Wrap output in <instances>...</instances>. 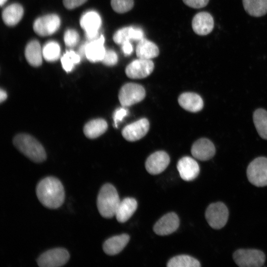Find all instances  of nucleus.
<instances>
[{
	"instance_id": "39",
	"label": "nucleus",
	"mask_w": 267,
	"mask_h": 267,
	"mask_svg": "<svg viewBox=\"0 0 267 267\" xmlns=\"http://www.w3.org/2000/svg\"><path fill=\"white\" fill-rule=\"evenodd\" d=\"M7 93L5 90L0 89V102L4 101L7 98Z\"/></svg>"
},
{
	"instance_id": "16",
	"label": "nucleus",
	"mask_w": 267,
	"mask_h": 267,
	"mask_svg": "<svg viewBox=\"0 0 267 267\" xmlns=\"http://www.w3.org/2000/svg\"><path fill=\"white\" fill-rule=\"evenodd\" d=\"M216 149L214 144L208 139L202 138L192 145L191 152L192 156L200 161H207L215 155Z\"/></svg>"
},
{
	"instance_id": "30",
	"label": "nucleus",
	"mask_w": 267,
	"mask_h": 267,
	"mask_svg": "<svg viewBox=\"0 0 267 267\" xmlns=\"http://www.w3.org/2000/svg\"><path fill=\"white\" fill-rule=\"evenodd\" d=\"M44 59L48 62L57 60L60 54V47L59 44L54 41L47 43L42 49Z\"/></svg>"
},
{
	"instance_id": "18",
	"label": "nucleus",
	"mask_w": 267,
	"mask_h": 267,
	"mask_svg": "<svg viewBox=\"0 0 267 267\" xmlns=\"http://www.w3.org/2000/svg\"><path fill=\"white\" fill-rule=\"evenodd\" d=\"M104 37L101 35L97 39L87 43L85 56L91 62L102 61L106 50L104 46Z\"/></svg>"
},
{
	"instance_id": "20",
	"label": "nucleus",
	"mask_w": 267,
	"mask_h": 267,
	"mask_svg": "<svg viewBox=\"0 0 267 267\" xmlns=\"http://www.w3.org/2000/svg\"><path fill=\"white\" fill-rule=\"evenodd\" d=\"M178 102L184 109L191 112H197L203 107V101L198 94L193 92H184L181 94Z\"/></svg>"
},
{
	"instance_id": "11",
	"label": "nucleus",
	"mask_w": 267,
	"mask_h": 267,
	"mask_svg": "<svg viewBox=\"0 0 267 267\" xmlns=\"http://www.w3.org/2000/svg\"><path fill=\"white\" fill-rule=\"evenodd\" d=\"M154 68V63L151 59L138 58L133 60L127 65L125 73L131 79H142L150 75Z\"/></svg>"
},
{
	"instance_id": "32",
	"label": "nucleus",
	"mask_w": 267,
	"mask_h": 267,
	"mask_svg": "<svg viewBox=\"0 0 267 267\" xmlns=\"http://www.w3.org/2000/svg\"><path fill=\"white\" fill-rule=\"evenodd\" d=\"M111 5L117 13H126L132 9L134 5V0H111Z\"/></svg>"
},
{
	"instance_id": "25",
	"label": "nucleus",
	"mask_w": 267,
	"mask_h": 267,
	"mask_svg": "<svg viewBox=\"0 0 267 267\" xmlns=\"http://www.w3.org/2000/svg\"><path fill=\"white\" fill-rule=\"evenodd\" d=\"M23 8L18 3L11 4L2 11V18L7 26H12L17 24L23 15Z\"/></svg>"
},
{
	"instance_id": "27",
	"label": "nucleus",
	"mask_w": 267,
	"mask_h": 267,
	"mask_svg": "<svg viewBox=\"0 0 267 267\" xmlns=\"http://www.w3.org/2000/svg\"><path fill=\"white\" fill-rule=\"evenodd\" d=\"M245 11L250 15L260 17L267 13V0H242Z\"/></svg>"
},
{
	"instance_id": "19",
	"label": "nucleus",
	"mask_w": 267,
	"mask_h": 267,
	"mask_svg": "<svg viewBox=\"0 0 267 267\" xmlns=\"http://www.w3.org/2000/svg\"><path fill=\"white\" fill-rule=\"evenodd\" d=\"M143 32L139 28L126 27L118 30L114 34L113 39L117 44L131 40L139 41L143 38Z\"/></svg>"
},
{
	"instance_id": "21",
	"label": "nucleus",
	"mask_w": 267,
	"mask_h": 267,
	"mask_svg": "<svg viewBox=\"0 0 267 267\" xmlns=\"http://www.w3.org/2000/svg\"><path fill=\"white\" fill-rule=\"evenodd\" d=\"M130 236L127 234L114 236L107 239L103 245L104 252L109 255H115L120 253L127 245Z\"/></svg>"
},
{
	"instance_id": "14",
	"label": "nucleus",
	"mask_w": 267,
	"mask_h": 267,
	"mask_svg": "<svg viewBox=\"0 0 267 267\" xmlns=\"http://www.w3.org/2000/svg\"><path fill=\"white\" fill-rule=\"evenodd\" d=\"M179 220L178 215L169 213L161 217L155 224L153 230L159 235H167L175 232L178 227Z\"/></svg>"
},
{
	"instance_id": "38",
	"label": "nucleus",
	"mask_w": 267,
	"mask_h": 267,
	"mask_svg": "<svg viewBox=\"0 0 267 267\" xmlns=\"http://www.w3.org/2000/svg\"><path fill=\"white\" fill-rule=\"evenodd\" d=\"M122 49L124 54L126 56L131 54L133 52V48L130 41H126L121 44Z\"/></svg>"
},
{
	"instance_id": "6",
	"label": "nucleus",
	"mask_w": 267,
	"mask_h": 267,
	"mask_svg": "<svg viewBox=\"0 0 267 267\" xmlns=\"http://www.w3.org/2000/svg\"><path fill=\"white\" fill-rule=\"evenodd\" d=\"M228 215V210L225 205L222 202H218L208 206L205 212V218L212 228L219 229L226 224Z\"/></svg>"
},
{
	"instance_id": "22",
	"label": "nucleus",
	"mask_w": 267,
	"mask_h": 267,
	"mask_svg": "<svg viewBox=\"0 0 267 267\" xmlns=\"http://www.w3.org/2000/svg\"><path fill=\"white\" fill-rule=\"evenodd\" d=\"M137 203L133 198L127 197L121 201L115 214L117 220L120 222L127 221L137 209Z\"/></svg>"
},
{
	"instance_id": "13",
	"label": "nucleus",
	"mask_w": 267,
	"mask_h": 267,
	"mask_svg": "<svg viewBox=\"0 0 267 267\" xmlns=\"http://www.w3.org/2000/svg\"><path fill=\"white\" fill-rule=\"evenodd\" d=\"M170 159L165 151H159L151 154L146 159L145 166L147 171L151 175L163 172L168 167Z\"/></svg>"
},
{
	"instance_id": "4",
	"label": "nucleus",
	"mask_w": 267,
	"mask_h": 267,
	"mask_svg": "<svg viewBox=\"0 0 267 267\" xmlns=\"http://www.w3.org/2000/svg\"><path fill=\"white\" fill-rule=\"evenodd\" d=\"M236 264L240 267H261L265 262V254L257 249H240L233 254Z\"/></svg>"
},
{
	"instance_id": "2",
	"label": "nucleus",
	"mask_w": 267,
	"mask_h": 267,
	"mask_svg": "<svg viewBox=\"0 0 267 267\" xmlns=\"http://www.w3.org/2000/svg\"><path fill=\"white\" fill-rule=\"evenodd\" d=\"M15 147L31 161L41 163L46 158L45 151L41 144L33 136L26 134H20L13 138Z\"/></svg>"
},
{
	"instance_id": "34",
	"label": "nucleus",
	"mask_w": 267,
	"mask_h": 267,
	"mask_svg": "<svg viewBox=\"0 0 267 267\" xmlns=\"http://www.w3.org/2000/svg\"><path fill=\"white\" fill-rule=\"evenodd\" d=\"M118 58L117 53L112 50H106L102 63L107 66H113L118 62Z\"/></svg>"
},
{
	"instance_id": "17",
	"label": "nucleus",
	"mask_w": 267,
	"mask_h": 267,
	"mask_svg": "<svg viewBox=\"0 0 267 267\" xmlns=\"http://www.w3.org/2000/svg\"><path fill=\"white\" fill-rule=\"evenodd\" d=\"M214 19L212 15L207 12H200L193 18L192 27L197 35L205 36L210 33L214 28Z\"/></svg>"
},
{
	"instance_id": "23",
	"label": "nucleus",
	"mask_w": 267,
	"mask_h": 267,
	"mask_svg": "<svg viewBox=\"0 0 267 267\" xmlns=\"http://www.w3.org/2000/svg\"><path fill=\"white\" fill-rule=\"evenodd\" d=\"M135 51L138 58L144 59H151L157 57L159 54L157 45L144 38L138 42Z\"/></svg>"
},
{
	"instance_id": "10",
	"label": "nucleus",
	"mask_w": 267,
	"mask_h": 267,
	"mask_svg": "<svg viewBox=\"0 0 267 267\" xmlns=\"http://www.w3.org/2000/svg\"><path fill=\"white\" fill-rule=\"evenodd\" d=\"M60 25V19L56 14H49L37 18L33 24L36 33L41 36L51 35L56 32Z\"/></svg>"
},
{
	"instance_id": "31",
	"label": "nucleus",
	"mask_w": 267,
	"mask_h": 267,
	"mask_svg": "<svg viewBox=\"0 0 267 267\" xmlns=\"http://www.w3.org/2000/svg\"><path fill=\"white\" fill-rule=\"evenodd\" d=\"M80 55L73 50L67 51L61 58L62 66L66 72H71L81 60Z\"/></svg>"
},
{
	"instance_id": "9",
	"label": "nucleus",
	"mask_w": 267,
	"mask_h": 267,
	"mask_svg": "<svg viewBox=\"0 0 267 267\" xmlns=\"http://www.w3.org/2000/svg\"><path fill=\"white\" fill-rule=\"evenodd\" d=\"M82 28L86 33V36L89 41L97 39L98 31L101 25V19L98 13L89 11L84 13L80 21Z\"/></svg>"
},
{
	"instance_id": "12",
	"label": "nucleus",
	"mask_w": 267,
	"mask_h": 267,
	"mask_svg": "<svg viewBox=\"0 0 267 267\" xmlns=\"http://www.w3.org/2000/svg\"><path fill=\"white\" fill-rule=\"evenodd\" d=\"M149 129L148 120L141 118L125 126L122 131V134L127 140L135 141L144 136Z\"/></svg>"
},
{
	"instance_id": "28",
	"label": "nucleus",
	"mask_w": 267,
	"mask_h": 267,
	"mask_svg": "<svg viewBox=\"0 0 267 267\" xmlns=\"http://www.w3.org/2000/svg\"><path fill=\"white\" fill-rule=\"evenodd\" d=\"M253 121L260 136L267 139V111L263 109L256 110L253 114Z\"/></svg>"
},
{
	"instance_id": "37",
	"label": "nucleus",
	"mask_w": 267,
	"mask_h": 267,
	"mask_svg": "<svg viewBox=\"0 0 267 267\" xmlns=\"http://www.w3.org/2000/svg\"><path fill=\"white\" fill-rule=\"evenodd\" d=\"M87 0H63V4L66 8L69 9L76 8L83 3Z\"/></svg>"
},
{
	"instance_id": "5",
	"label": "nucleus",
	"mask_w": 267,
	"mask_h": 267,
	"mask_svg": "<svg viewBox=\"0 0 267 267\" xmlns=\"http://www.w3.org/2000/svg\"><path fill=\"white\" fill-rule=\"evenodd\" d=\"M247 176L255 186H267V158L259 157L253 160L247 167Z\"/></svg>"
},
{
	"instance_id": "40",
	"label": "nucleus",
	"mask_w": 267,
	"mask_h": 267,
	"mask_svg": "<svg viewBox=\"0 0 267 267\" xmlns=\"http://www.w3.org/2000/svg\"><path fill=\"white\" fill-rule=\"evenodd\" d=\"M7 0H0V5L2 6V5Z\"/></svg>"
},
{
	"instance_id": "8",
	"label": "nucleus",
	"mask_w": 267,
	"mask_h": 267,
	"mask_svg": "<svg viewBox=\"0 0 267 267\" xmlns=\"http://www.w3.org/2000/svg\"><path fill=\"white\" fill-rule=\"evenodd\" d=\"M69 252L63 248H55L43 253L38 259L41 267H57L65 265L69 260Z\"/></svg>"
},
{
	"instance_id": "3",
	"label": "nucleus",
	"mask_w": 267,
	"mask_h": 267,
	"mask_svg": "<svg viewBox=\"0 0 267 267\" xmlns=\"http://www.w3.org/2000/svg\"><path fill=\"white\" fill-rule=\"evenodd\" d=\"M115 187L110 183H106L100 189L97 199L98 210L102 217L111 218L115 216L120 202Z\"/></svg>"
},
{
	"instance_id": "33",
	"label": "nucleus",
	"mask_w": 267,
	"mask_h": 267,
	"mask_svg": "<svg viewBox=\"0 0 267 267\" xmlns=\"http://www.w3.org/2000/svg\"><path fill=\"white\" fill-rule=\"evenodd\" d=\"M80 37L78 33L74 29H68L64 33V40L68 47H74L78 44Z\"/></svg>"
},
{
	"instance_id": "15",
	"label": "nucleus",
	"mask_w": 267,
	"mask_h": 267,
	"mask_svg": "<svg viewBox=\"0 0 267 267\" xmlns=\"http://www.w3.org/2000/svg\"><path fill=\"white\" fill-rule=\"evenodd\" d=\"M177 169L182 179L185 181L194 180L198 176L200 168L198 163L193 158L185 156L177 164Z\"/></svg>"
},
{
	"instance_id": "1",
	"label": "nucleus",
	"mask_w": 267,
	"mask_h": 267,
	"mask_svg": "<svg viewBox=\"0 0 267 267\" xmlns=\"http://www.w3.org/2000/svg\"><path fill=\"white\" fill-rule=\"evenodd\" d=\"M36 194L40 202L49 209L60 207L64 201L63 185L59 180L52 177L45 178L39 182Z\"/></svg>"
},
{
	"instance_id": "36",
	"label": "nucleus",
	"mask_w": 267,
	"mask_h": 267,
	"mask_svg": "<svg viewBox=\"0 0 267 267\" xmlns=\"http://www.w3.org/2000/svg\"><path fill=\"white\" fill-rule=\"evenodd\" d=\"M188 6L194 8H201L207 5L209 0H182Z\"/></svg>"
},
{
	"instance_id": "29",
	"label": "nucleus",
	"mask_w": 267,
	"mask_h": 267,
	"mask_svg": "<svg viewBox=\"0 0 267 267\" xmlns=\"http://www.w3.org/2000/svg\"><path fill=\"white\" fill-rule=\"evenodd\" d=\"M200 262L188 255H179L171 259L167 263L168 267H199Z\"/></svg>"
},
{
	"instance_id": "26",
	"label": "nucleus",
	"mask_w": 267,
	"mask_h": 267,
	"mask_svg": "<svg viewBox=\"0 0 267 267\" xmlns=\"http://www.w3.org/2000/svg\"><path fill=\"white\" fill-rule=\"evenodd\" d=\"M108 125L106 121L101 118L90 120L84 127V133L89 138H95L107 130Z\"/></svg>"
},
{
	"instance_id": "7",
	"label": "nucleus",
	"mask_w": 267,
	"mask_h": 267,
	"mask_svg": "<svg viewBox=\"0 0 267 267\" xmlns=\"http://www.w3.org/2000/svg\"><path fill=\"white\" fill-rule=\"evenodd\" d=\"M145 96V90L140 85L127 83L121 88L118 95L120 104L128 107L142 101Z\"/></svg>"
},
{
	"instance_id": "35",
	"label": "nucleus",
	"mask_w": 267,
	"mask_h": 267,
	"mask_svg": "<svg viewBox=\"0 0 267 267\" xmlns=\"http://www.w3.org/2000/svg\"><path fill=\"white\" fill-rule=\"evenodd\" d=\"M128 110L125 108V107H122L117 108L114 112L113 119L114 125L115 128H117L118 123L121 122L122 120L127 116Z\"/></svg>"
},
{
	"instance_id": "24",
	"label": "nucleus",
	"mask_w": 267,
	"mask_h": 267,
	"mask_svg": "<svg viewBox=\"0 0 267 267\" xmlns=\"http://www.w3.org/2000/svg\"><path fill=\"white\" fill-rule=\"evenodd\" d=\"M25 55L27 61L31 66H41L43 56L40 43L36 40L30 42L26 46Z\"/></svg>"
}]
</instances>
